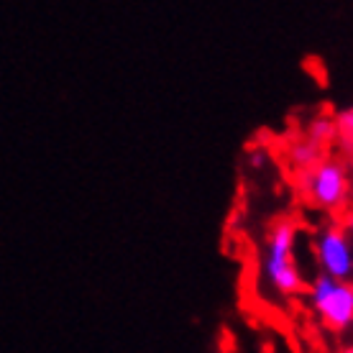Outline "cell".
Returning a JSON list of instances; mask_svg holds the SVG:
<instances>
[{
  "label": "cell",
  "mask_w": 353,
  "mask_h": 353,
  "mask_svg": "<svg viewBox=\"0 0 353 353\" xmlns=\"http://www.w3.org/2000/svg\"><path fill=\"white\" fill-rule=\"evenodd\" d=\"M287 159L297 172H307V169L318 167L320 161L325 159V146H320V143L310 141L307 136H302V139H294L290 143Z\"/></svg>",
  "instance_id": "obj_5"
},
{
  "label": "cell",
  "mask_w": 353,
  "mask_h": 353,
  "mask_svg": "<svg viewBox=\"0 0 353 353\" xmlns=\"http://www.w3.org/2000/svg\"><path fill=\"white\" fill-rule=\"evenodd\" d=\"M345 230L351 233V239H353V212H351V221H348V225H345Z\"/></svg>",
  "instance_id": "obj_9"
},
{
  "label": "cell",
  "mask_w": 353,
  "mask_h": 353,
  "mask_svg": "<svg viewBox=\"0 0 353 353\" xmlns=\"http://www.w3.org/2000/svg\"><path fill=\"white\" fill-rule=\"evenodd\" d=\"M297 185L310 205L323 212H341L351 200V172L341 159H323L318 167L297 172Z\"/></svg>",
  "instance_id": "obj_2"
},
{
  "label": "cell",
  "mask_w": 353,
  "mask_h": 353,
  "mask_svg": "<svg viewBox=\"0 0 353 353\" xmlns=\"http://www.w3.org/2000/svg\"><path fill=\"white\" fill-rule=\"evenodd\" d=\"M336 125H338V139L343 143V149L353 157V105L343 108L336 115Z\"/></svg>",
  "instance_id": "obj_7"
},
{
  "label": "cell",
  "mask_w": 353,
  "mask_h": 353,
  "mask_svg": "<svg viewBox=\"0 0 353 353\" xmlns=\"http://www.w3.org/2000/svg\"><path fill=\"white\" fill-rule=\"evenodd\" d=\"M312 256L323 276L351 282L353 279V239L341 223H325L312 236Z\"/></svg>",
  "instance_id": "obj_4"
},
{
  "label": "cell",
  "mask_w": 353,
  "mask_h": 353,
  "mask_svg": "<svg viewBox=\"0 0 353 353\" xmlns=\"http://www.w3.org/2000/svg\"><path fill=\"white\" fill-rule=\"evenodd\" d=\"M305 136H307L310 141L320 143V146L333 143L338 139L336 115H327V113L312 115V118H310V123H307V128H305Z\"/></svg>",
  "instance_id": "obj_6"
},
{
  "label": "cell",
  "mask_w": 353,
  "mask_h": 353,
  "mask_svg": "<svg viewBox=\"0 0 353 353\" xmlns=\"http://www.w3.org/2000/svg\"><path fill=\"white\" fill-rule=\"evenodd\" d=\"M307 302L312 312L320 318V323L333 330L343 333L353 325V284L338 282L330 276L318 274L307 284Z\"/></svg>",
  "instance_id": "obj_3"
},
{
  "label": "cell",
  "mask_w": 353,
  "mask_h": 353,
  "mask_svg": "<svg viewBox=\"0 0 353 353\" xmlns=\"http://www.w3.org/2000/svg\"><path fill=\"white\" fill-rule=\"evenodd\" d=\"M261 157H264V154H251V167H261V164H264V159H261Z\"/></svg>",
  "instance_id": "obj_8"
},
{
  "label": "cell",
  "mask_w": 353,
  "mask_h": 353,
  "mask_svg": "<svg viewBox=\"0 0 353 353\" xmlns=\"http://www.w3.org/2000/svg\"><path fill=\"white\" fill-rule=\"evenodd\" d=\"M338 353H353V345H345V348H341Z\"/></svg>",
  "instance_id": "obj_10"
},
{
  "label": "cell",
  "mask_w": 353,
  "mask_h": 353,
  "mask_svg": "<svg viewBox=\"0 0 353 353\" xmlns=\"http://www.w3.org/2000/svg\"><path fill=\"white\" fill-rule=\"evenodd\" d=\"M297 236H300V223L290 215L276 218L264 236L261 276L282 297H294L305 290V276L297 261Z\"/></svg>",
  "instance_id": "obj_1"
}]
</instances>
